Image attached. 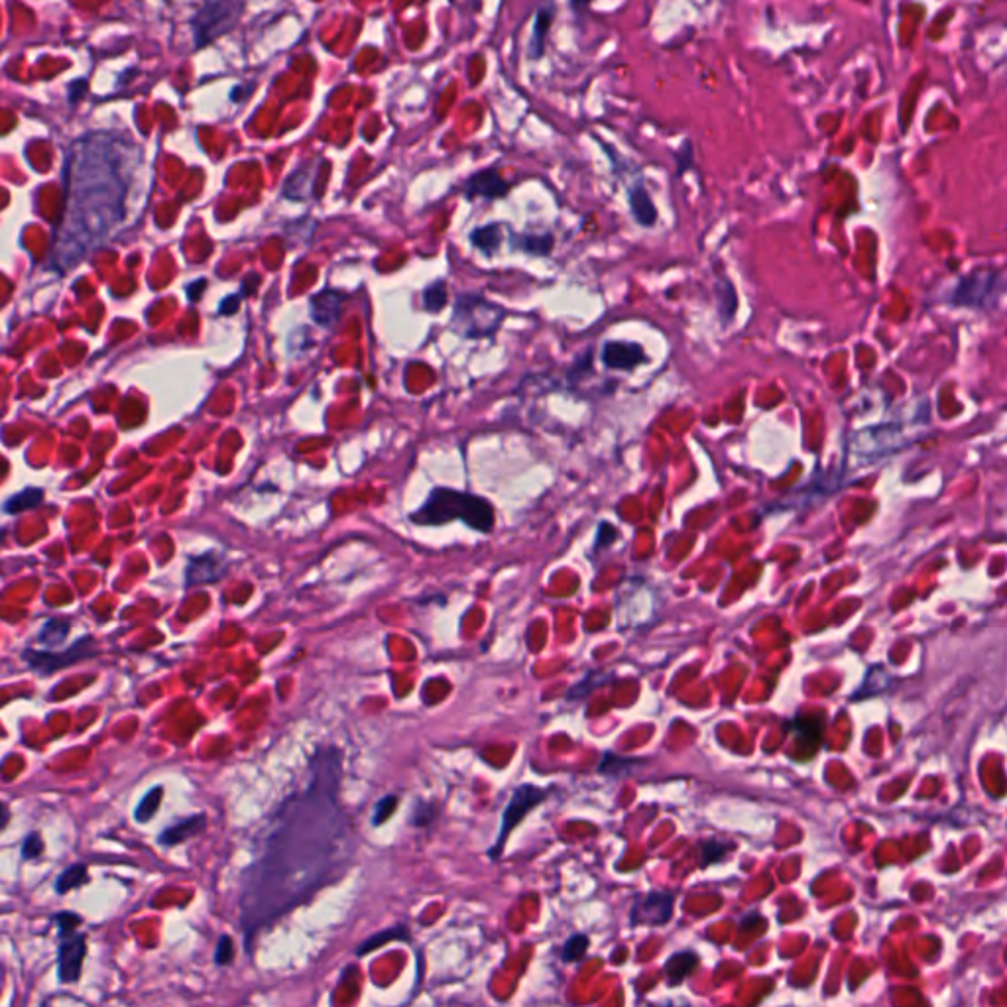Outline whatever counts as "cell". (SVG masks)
Segmentation results:
<instances>
[{"instance_id":"1","label":"cell","mask_w":1007,"mask_h":1007,"mask_svg":"<svg viewBox=\"0 0 1007 1007\" xmlns=\"http://www.w3.org/2000/svg\"><path fill=\"white\" fill-rule=\"evenodd\" d=\"M343 758L321 746L305 787L282 801L240 874L238 911L246 948L256 933L335 882L349 866L353 829L339 803Z\"/></svg>"},{"instance_id":"2","label":"cell","mask_w":1007,"mask_h":1007,"mask_svg":"<svg viewBox=\"0 0 1007 1007\" xmlns=\"http://www.w3.org/2000/svg\"><path fill=\"white\" fill-rule=\"evenodd\" d=\"M65 203L52 246V266L75 268L132 227L146 205L150 174L144 150L120 132L77 138L63 168Z\"/></svg>"},{"instance_id":"3","label":"cell","mask_w":1007,"mask_h":1007,"mask_svg":"<svg viewBox=\"0 0 1007 1007\" xmlns=\"http://www.w3.org/2000/svg\"><path fill=\"white\" fill-rule=\"evenodd\" d=\"M410 520L419 526H445L461 520L474 532L490 534L496 524V510L484 496L455 488H433Z\"/></svg>"},{"instance_id":"4","label":"cell","mask_w":1007,"mask_h":1007,"mask_svg":"<svg viewBox=\"0 0 1007 1007\" xmlns=\"http://www.w3.org/2000/svg\"><path fill=\"white\" fill-rule=\"evenodd\" d=\"M506 315H508V311L500 303L490 301L480 292L461 294V296H457L455 307H453L451 329L459 337L469 339V341L490 339L502 327V321L506 319Z\"/></svg>"},{"instance_id":"5","label":"cell","mask_w":1007,"mask_h":1007,"mask_svg":"<svg viewBox=\"0 0 1007 1007\" xmlns=\"http://www.w3.org/2000/svg\"><path fill=\"white\" fill-rule=\"evenodd\" d=\"M242 10V0H203L191 18L195 46L205 48L231 32L237 26Z\"/></svg>"},{"instance_id":"6","label":"cell","mask_w":1007,"mask_h":1007,"mask_svg":"<svg viewBox=\"0 0 1007 1007\" xmlns=\"http://www.w3.org/2000/svg\"><path fill=\"white\" fill-rule=\"evenodd\" d=\"M54 921L60 925V945H58V978L61 984H73L81 976L83 960L87 954L85 935L77 933L75 927L81 919L69 911L58 913Z\"/></svg>"},{"instance_id":"7","label":"cell","mask_w":1007,"mask_h":1007,"mask_svg":"<svg viewBox=\"0 0 1007 1007\" xmlns=\"http://www.w3.org/2000/svg\"><path fill=\"white\" fill-rule=\"evenodd\" d=\"M547 797H549V789H541V787H537L534 783H524V785H520V787L514 789V793H512V797L508 801V807L502 813L498 840L488 850L490 860H498L500 858L502 848H504L508 836L512 834V830L516 829L524 821V817L528 813H532L535 807L541 805Z\"/></svg>"},{"instance_id":"8","label":"cell","mask_w":1007,"mask_h":1007,"mask_svg":"<svg viewBox=\"0 0 1007 1007\" xmlns=\"http://www.w3.org/2000/svg\"><path fill=\"white\" fill-rule=\"evenodd\" d=\"M93 655H95L93 638L91 636H83L81 640H77L75 644H71L65 652H50V650H32V648H26L22 652V659L28 663V667L34 673H38L42 677H48V675H54L56 671H60L63 667L75 665L77 661L89 659Z\"/></svg>"},{"instance_id":"9","label":"cell","mask_w":1007,"mask_h":1007,"mask_svg":"<svg viewBox=\"0 0 1007 1007\" xmlns=\"http://www.w3.org/2000/svg\"><path fill=\"white\" fill-rule=\"evenodd\" d=\"M675 907V895L671 891L652 889L634 899L630 909L632 927H663L671 921Z\"/></svg>"},{"instance_id":"10","label":"cell","mask_w":1007,"mask_h":1007,"mask_svg":"<svg viewBox=\"0 0 1007 1007\" xmlns=\"http://www.w3.org/2000/svg\"><path fill=\"white\" fill-rule=\"evenodd\" d=\"M600 360L608 370L632 372L646 364L650 358L644 347L634 341H606L600 349Z\"/></svg>"},{"instance_id":"11","label":"cell","mask_w":1007,"mask_h":1007,"mask_svg":"<svg viewBox=\"0 0 1007 1007\" xmlns=\"http://www.w3.org/2000/svg\"><path fill=\"white\" fill-rule=\"evenodd\" d=\"M463 191L469 201H473L476 197L486 199V201H496V199H502L508 195L510 183L500 176V172L496 168H486V170H480L467 179Z\"/></svg>"},{"instance_id":"12","label":"cell","mask_w":1007,"mask_h":1007,"mask_svg":"<svg viewBox=\"0 0 1007 1007\" xmlns=\"http://www.w3.org/2000/svg\"><path fill=\"white\" fill-rule=\"evenodd\" d=\"M225 559L217 553H205L201 557H193L187 567V585H203L215 583L225 575Z\"/></svg>"},{"instance_id":"13","label":"cell","mask_w":1007,"mask_h":1007,"mask_svg":"<svg viewBox=\"0 0 1007 1007\" xmlns=\"http://www.w3.org/2000/svg\"><path fill=\"white\" fill-rule=\"evenodd\" d=\"M628 203H630V211H632V217L634 221L644 227V229H652L657 225V207L650 197V191L644 187V183H634L628 191Z\"/></svg>"},{"instance_id":"14","label":"cell","mask_w":1007,"mask_h":1007,"mask_svg":"<svg viewBox=\"0 0 1007 1007\" xmlns=\"http://www.w3.org/2000/svg\"><path fill=\"white\" fill-rule=\"evenodd\" d=\"M699 968V956L693 950H681L669 956L665 962V980L669 986L683 984Z\"/></svg>"},{"instance_id":"15","label":"cell","mask_w":1007,"mask_h":1007,"mask_svg":"<svg viewBox=\"0 0 1007 1007\" xmlns=\"http://www.w3.org/2000/svg\"><path fill=\"white\" fill-rule=\"evenodd\" d=\"M551 22H553V6L551 4L541 6L535 12L534 28H532V36L528 42V58L530 60H541L545 56V46H547Z\"/></svg>"},{"instance_id":"16","label":"cell","mask_w":1007,"mask_h":1007,"mask_svg":"<svg viewBox=\"0 0 1007 1007\" xmlns=\"http://www.w3.org/2000/svg\"><path fill=\"white\" fill-rule=\"evenodd\" d=\"M207 829V815L199 813V815H193V817H187L183 821H179L176 825L168 827L160 834L158 842L166 848L170 846H178L181 842H185L187 838H193L197 834H201L203 830Z\"/></svg>"},{"instance_id":"17","label":"cell","mask_w":1007,"mask_h":1007,"mask_svg":"<svg viewBox=\"0 0 1007 1007\" xmlns=\"http://www.w3.org/2000/svg\"><path fill=\"white\" fill-rule=\"evenodd\" d=\"M510 248L512 250H520V252L530 254V256L547 258L553 252V248H555V238H553L551 233H541V235H534V233H524V235L510 233Z\"/></svg>"},{"instance_id":"18","label":"cell","mask_w":1007,"mask_h":1007,"mask_svg":"<svg viewBox=\"0 0 1007 1007\" xmlns=\"http://www.w3.org/2000/svg\"><path fill=\"white\" fill-rule=\"evenodd\" d=\"M469 238H471V244L482 256L492 258L504 242V225L502 223H488V225L476 227Z\"/></svg>"},{"instance_id":"19","label":"cell","mask_w":1007,"mask_h":1007,"mask_svg":"<svg viewBox=\"0 0 1007 1007\" xmlns=\"http://www.w3.org/2000/svg\"><path fill=\"white\" fill-rule=\"evenodd\" d=\"M343 299H345L343 294H337L333 290H325L323 294L313 297V301H311L313 319L319 325H331V323H335L339 319Z\"/></svg>"},{"instance_id":"20","label":"cell","mask_w":1007,"mask_h":1007,"mask_svg":"<svg viewBox=\"0 0 1007 1007\" xmlns=\"http://www.w3.org/2000/svg\"><path fill=\"white\" fill-rule=\"evenodd\" d=\"M716 301H718V317L722 321V325L726 327L728 323L734 321L736 317V311H738V296H736V290H734V284L728 280V278H720L716 282Z\"/></svg>"},{"instance_id":"21","label":"cell","mask_w":1007,"mask_h":1007,"mask_svg":"<svg viewBox=\"0 0 1007 1007\" xmlns=\"http://www.w3.org/2000/svg\"><path fill=\"white\" fill-rule=\"evenodd\" d=\"M734 848V842L722 838H705L699 842L701 868H709L714 862H722Z\"/></svg>"},{"instance_id":"22","label":"cell","mask_w":1007,"mask_h":1007,"mask_svg":"<svg viewBox=\"0 0 1007 1007\" xmlns=\"http://www.w3.org/2000/svg\"><path fill=\"white\" fill-rule=\"evenodd\" d=\"M69 628H71V624L67 620H63V618H50L42 626V630L38 634V642L42 646H48V648H58V646H61L67 640Z\"/></svg>"},{"instance_id":"23","label":"cell","mask_w":1007,"mask_h":1007,"mask_svg":"<svg viewBox=\"0 0 1007 1007\" xmlns=\"http://www.w3.org/2000/svg\"><path fill=\"white\" fill-rule=\"evenodd\" d=\"M162 797H164V787L162 785H156L152 787L144 797L142 801L138 803L136 811H134V819L138 823H150L154 819V815L158 813L160 805H162Z\"/></svg>"},{"instance_id":"24","label":"cell","mask_w":1007,"mask_h":1007,"mask_svg":"<svg viewBox=\"0 0 1007 1007\" xmlns=\"http://www.w3.org/2000/svg\"><path fill=\"white\" fill-rule=\"evenodd\" d=\"M42 496L44 492L40 488H26L18 494H14L6 504H4V510L8 514H20V512H26L34 506H38L42 502Z\"/></svg>"},{"instance_id":"25","label":"cell","mask_w":1007,"mask_h":1007,"mask_svg":"<svg viewBox=\"0 0 1007 1007\" xmlns=\"http://www.w3.org/2000/svg\"><path fill=\"white\" fill-rule=\"evenodd\" d=\"M87 882V868L85 864H73L69 866L67 870H63L58 880H56V891L58 893H67L73 888H79Z\"/></svg>"},{"instance_id":"26","label":"cell","mask_w":1007,"mask_h":1007,"mask_svg":"<svg viewBox=\"0 0 1007 1007\" xmlns=\"http://www.w3.org/2000/svg\"><path fill=\"white\" fill-rule=\"evenodd\" d=\"M423 305L431 313H439L447 305V284L445 280H435L423 292Z\"/></svg>"},{"instance_id":"27","label":"cell","mask_w":1007,"mask_h":1007,"mask_svg":"<svg viewBox=\"0 0 1007 1007\" xmlns=\"http://www.w3.org/2000/svg\"><path fill=\"white\" fill-rule=\"evenodd\" d=\"M587 950H589V937L583 933H575L573 937L567 939L565 947L561 950V958L563 962H577L585 958Z\"/></svg>"},{"instance_id":"28","label":"cell","mask_w":1007,"mask_h":1007,"mask_svg":"<svg viewBox=\"0 0 1007 1007\" xmlns=\"http://www.w3.org/2000/svg\"><path fill=\"white\" fill-rule=\"evenodd\" d=\"M640 764H644V762L634 760V758H620V756H616V754L608 752V754H604V758H602V762H600V766H598V771H600L602 775H620V770H626V768H636V766H640Z\"/></svg>"},{"instance_id":"29","label":"cell","mask_w":1007,"mask_h":1007,"mask_svg":"<svg viewBox=\"0 0 1007 1007\" xmlns=\"http://www.w3.org/2000/svg\"><path fill=\"white\" fill-rule=\"evenodd\" d=\"M396 809H398V797L396 795H386L384 799H380L376 803V809H374V815H372V825L374 827L384 825L394 815Z\"/></svg>"},{"instance_id":"30","label":"cell","mask_w":1007,"mask_h":1007,"mask_svg":"<svg viewBox=\"0 0 1007 1007\" xmlns=\"http://www.w3.org/2000/svg\"><path fill=\"white\" fill-rule=\"evenodd\" d=\"M593 355V349H589L585 355L579 356V358L575 360L573 368L569 370V378H571V382H573V384H579L585 376L593 374Z\"/></svg>"},{"instance_id":"31","label":"cell","mask_w":1007,"mask_h":1007,"mask_svg":"<svg viewBox=\"0 0 1007 1007\" xmlns=\"http://www.w3.org/2000/svg\"><path fill=\"white\" fill-rule=\"evenodd\" d=\"M618 539V530L610 522H600L596 537H594V553H598L604 547H610Z\"/></svg>"},{"instance_id":"32","label":"cell","mask_w":1007,"mask_h":1007,"mask_svg":"<svg viewBox=\"0 0 1007 1007\" xmlns=\"http://www.w3.org/2000/svg\"><path fill=\"white\" fill-rule=\"evenodd\" d=\"M675 160H677V178H681L685 172H689L693 168V164H695V152H693L691 140H685L681 144V150L677 152Z\"/></svg>"},{"instance_id":"33","label":"cell","mask_w":1007,"mask_h":1007,"mask_svg":"<svg viewBox=\"0 0 1007 1007\" xmlns=\"http://www.w3.org/2000/svg\"><path fill=\"white\" fill-rule=\"evenodd\" d=\"M44 852V840L38 832H32L26 836L24 844H22V858L24 860H34L38 856H42Z\"/></svg>"},{"instance_id":"34","label":"cell","mask_w":1007,"mask_h":1007,"mask_svg":"<svg viewBox=\"0 0 1007 1007\" xmlns=\"http://www.w3.org/2000/svg\"><path fill=\"white\" fill-rule=\"evenodd\" d=\"M235 958V945H233V939L229 935H223L219 939V945H217V950H215V962L219 966H229Z\"/></svg>"},{"instance_id":"35","label":"cell","mask_w":1007,"mask_h":1007,"mask_svg":"<svg viewBox=\"0 0 1007 1007\" xmlns=\"http://www.w3.org/2000/svg\"><path fill=\"white\" fill-rule=\"evenodd\" d=\"M587 2H589V0H573V6H575L577 10H581V4H587Z\"/></svg>"}]
</instances>
